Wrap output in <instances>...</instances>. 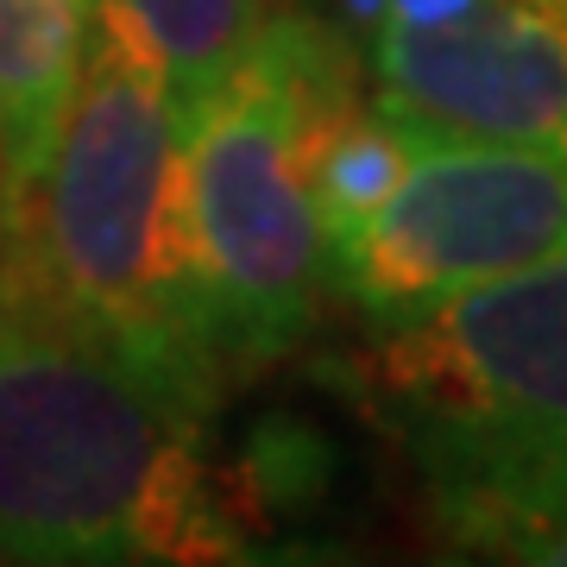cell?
<instances>
[{"instance_id": "obj_1", "label": "cell", "mask_w": 567, "mask_h": 567, "mask_svg": "<svg viewBox=\"0 0 567 567\" xmlns=\"http://www.w3.org/2000/svg\"><path fill=\"white\" fill-rule=\"evenodd\" d=\"M13 240L0 303L95 341L215 410L227 372L208 328L189 208L183 114L158 70L89 20L58 145L25 196L0 208Z\"/></svg>"}, {"instance_id": "obj_2", "label": "cell", "mask_w": 567, "mask_h": 567, "mask_svg": "<svg viewBox=\"0 0 567 567\" xmlns=\"http://www.w3.org/2000/svg\"><path fill=\"white\" fill-rule=\"evenodd\" d=\"M208 416L121 353L0 303V561H252Z\"/></svg>"}, {"instance_id": "obj_3", "label": "cell", "mask_w": 567, "mask_h": 567, "mask_svg": "<svg viewBox=\"0 0 567 567\" xmlns=\"http://www.w3.org/2000/svg\"><path fill=\"white\" fill-rule=\"evenodd\" d=\"M365 95L360 44L309 13H265L246 63L183 121V208L227 372L309 341L328 290L303 152L322 114Z\"/></svg>"}, {"instance_id": "obj_4", "label": "cell", "mask_w": 567, "mask_h": 567, "mask_svg": "<svg viewBox=\"0 0 567 567\" xmlns=\"http://www.w3.org/2000/svg\"><path fill=\"white\" fill-rule=\"evenodd\" d=\"M328 379L423 473L567 447V252L385 322Z\"/></svg>"}, {"instance_id": "obj_5", "label": "cell", "mask_w": 567, "mask_h": 567, "mask_svg": "<svg viewBox=\"0 0 567 567\" xmlns=\"http://www.w3.org/2000/svg\"><path fill=\"white\" fill-rule=\"evenodd\" d=\"M416 126V121H410ZM567 252V152L416 126V158L372 221L328 252V284L365 322H404Z\"/></svg>"}, {"instance_id": "obj_6", "label": "cell", "mask_w": 567, "mask_h": 567, "mask_svg": "<svg viewBox=\"0 0 567 567\" xmlns=\"http://www.w3.org/2000/svg\"><path fill=\"white\" fill-rule=\"evenodd\" d=\"M372 102L466 140L567 152V0H341Z\"/></svg>"}, {"instance_id": "obj_7", "label": "cell", "mask_w": 567, "mask_h": 567, "mask_svg": "<svg viewBox=\"0 0 567 567\" xmlns=\"http://www.w3.org/2000/svg\"><path fill=\"white\" fill-rule=\"evenodd\" d=\"M423 498L447 555L567 567V447L429 466Z\"/></svg>"}, {"instance_id": "obj_8", "label": "cell", "mask_w": 567, "mask_h": 567, "mask_svg": "<svg viewBox=\"0 0 567 567\" xmlns=\"http://www.w3.org/2000/svg\"><path fill=\"white\" fill-rule=\"evenodd\" d=\"M89 0H0V208L25 196L70 114Z\"/></svg>"}, {"instance_id": "obj_9", "label": "cell", "mask_w": 567, "mask_h": 567, "mask_svg": "<svg viewBox=\"0 0 567 567\" xmlns=\"http://www.w3.org/2000/svg\"><path fill=\"white\" fill-rule=\"evenodd\" d=\"M265 13V0H89V20H102L158 70L183 121L215 89H227V76L259 44Z\"/></svg>"}, {"instance_id": "obj_10", "label": "cell", "mask_w": 567, "mask_h": 567, "mask_svg": "<svg viewBox=\"0 0 567 567\" xmlns=\"http://www.w3.org/2000/svg\"><path fill=\"white\" fill-rule=\"evenodd\" d=\"M410 158H416V126L404 114H391L385 102L353 95V102H341L334 114L316 121L303 152V183H309L322 252L353 240L385 208V196L404 183Z\"/></svg>"}]
</instances>
